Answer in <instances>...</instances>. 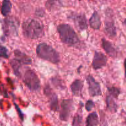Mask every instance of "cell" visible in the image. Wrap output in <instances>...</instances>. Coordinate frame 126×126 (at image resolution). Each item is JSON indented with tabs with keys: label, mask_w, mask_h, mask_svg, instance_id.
I'll use <instances>...</instances> for the list:
<instances>
[{
	"label": "cell",
	"mask_w": 126,
	"mask_h": 126,
	"mask_svg": "<svg viewBox=\"0 0 126 126\" xmlns=\"http://www.w3.org/2000/svg\"><path fill=\"white\" fill-rule=\"evenodd\" d=\"M9 63L15 75L18 78L21 77V68H22V64L16 59H13L10 60Z\"/></svg>",
	"instance_id": "ac0fdd59"
},
{
	"label": "cell",
	"mask_w": 126,
	"mask_h": 126,
	"mask_svg": "<svg viewBox=\"0 0 126 126\" xmlns=\"http://www.w3.org/2000/svg\"><path fill=\"white\" fill-rule=\"evenodd\" d=\"M36 54L38 57L54 64L60 62V57L59 53L49 44L42 43L36 47Z\"/></svg>",
	"instance_id": "3957f363"
},
{
	"label": "cell",
	"mask_w": 126,
	"mask_h": 126,
	"mask_svg": "<svg viewBox=\"0 0 126 126\" xmlns=\"http://www.w3.org/2000/svg\"><path fill=\"white\" fill-rule=\"evenodd\" d=\"M104 31L110 38H114L116 36V27L113 18V11L111 9H107L106 11Z\"/></svg>",
	"instance_id": "8992f818"
},
{
	"label": "cell",
	"mask_w": 126,
	"mask_h": 126,
	"mask_svg": "<svg viewBox=\"0 0 126 126\" xmlns=\"http://www.w3.org/2000/svg\"><path fill=\"white\" fill-rule=\"evenodd\" d=\"M22 28L23 36L28 39H38L44 34L43 25L39 20L34 18L25 20L22 23Z\"/></svg>",
	"instance_id": "7a4b0ae2"
},
{
	"label": "cell",
	"mask_w": 126,
	"mask_h": 126,
	"mask_svg": "<svg viewBox=\"0 0 126 126\" xmlns=\"http://www.w3.org/2000/svg\"><path fill=\"white\" fill-rule=\"evenodd\" d=\"M124 25H125V27L126 28V18H125V20H124Z\"/></svg>",
	"instance_id": "4316f807"
},
{
	"label": "cell",
	"mask_w": 126,
	"mask_h": 126,
	"mask_svg": "<svg viewBox=\"0 0 126 126\" xmlns=\"http://www.w3.org/2000/svg\"><path fill=\"white\" fill-rule=\"evenodd\" d=\"M102 47L105 51L110 57L112 58H116L118 56V50L113 46L111 43L107 41L105 38L102 39Z\"/></svg>",
	"instance_id": "7c38bea8"
},
{
	"label": "cell",
	"mask_w": 126,
	"mask_h": 126,
	"mask_svg": "<svg viewBox=\"0 0 126 126\" xmlns=\"http://www.w3.org/2000/svg\"><path fill=\"white\" fill-rule=\"evenodd\" d=\"M0 92H1V94L4 97H8L7 95V91H6L3 84H0Z\"/></svg>",
	"instance_id": "cb8c5ba5"
},
{
	"label": "cell",
	"mask_w": 126,
	"mask_h": 126,
	"mask_svg": "<svg viewBox=\"0 0 126 126\" xmlns=\"http://www.w3.org/2000/svg\"><path fill=\"white\" fill-rule=\"evenodd\" d=\"M125 124H126V118L125 119Z\"/></svg>",
	"instance_id": "83f0119b"
},
{
	"label": "cell",
	"mask_w": 126,
	"mask_h": 126,
	"mask_svg": "<svg viewBox=\"0 0 126 126\" xmlns=\"http://www.w3.org/2000/svg\"><path fill=\"white\" fill-rule=\"evenodd\" d=\"M107 61L108 59L104 54L101 52L95 51L94 55L92 66L94 70L101 69L107 65Z\"/></svg>",
	"instance_id": "8fae6325"
},
{
	"label": "cell",
	"mask_w": 126,
	"mask_h": 126,
	"mask_svg": "<svg viewBox=\"0 0 126 126\" xmlns=\"http://www.w3.org/2000/svg\"><path fill=\"white\" fill-rule=\"evenodd\" d=\"M12 9V3L10 1L4 0L2 1V6L1 7V12L4 16H7L11 12Z\"/></svg>",
	"instance_id": "d6986e66"
},
{
	"label": "cell",
	"mask_w": 126,
	"mask_h": 126,
	"mask_svg": "<svg viewBox=\"0 0 126 126\" xmlns=\"http://www.w3.org/2000/svg\"><path fill=\"white\" fill-rule=\"evenodd\" d=\"M95 107V103L92 100L87 101L86 103V110L90 111L92 110V108Z\"/></svg>",
	"instance_id": "603a6c76"
},
{
	"label": "cell",
	"mask_w": 126,
	"mask_h": 126,
	"mask_svg": "<svg viewBox=\"0 0 126 126\" xmlns=\"http://www.w3.org/2000/svg\"><path fill=\"white\" fill-rule=\"evenodd\" d=\"M68 18L72 20L75 27L79 31H83L88 27L87 20L84 14L72 12L68 16Z\"/></svg>",
	"instance_id": "ba28073f"
},
{
	"label": "cell",
	"mask_w": 126,
	"mask_h": 126,
	"mask_svg": "<svg viewBox=\"0 0 126 126\" xmlns=\"http://www.w3.org/2000/svg\"><path fill=\"white\" fill-rule=\"evenodd\" d=\"M86 81L89 86V94L91 97H96L102 95L100 85L95 81L93 76L91 75H88L86 78Z\"/></svg>",
	"instance_id": "30bf717a"
},
{
	"label": "cell",
	"mask_w": 126,
	"mask_h": 126,
	"mask_svg": "<svg viewBox=\"0 0 126 126\" xmlns=\"http://www.w3.org/2000/svg\"><path fill=\"white\" fill-rule=\"evenodd\" d=\"M98 124V114L95 111L90 113L86 118V126H97Z\"/></svg>",
	"instance_id": "2e32d148"
},
{
	"label": "cell",
	"mask_w": 126,
	"mask_h": 126,
	"mask_svg": "<svg viewBox=\"0 0 126 126\" xmlns=\"http://www.w3.org/2000/svg\"><path fill=\"white\" fill-rule=\"evenodd\" d=\"M19 22L16 17L9 16L4 19L2 30L6 36H17Z\"/></svg>",
	"instance_id": "5b68a950"
},
{
	"label": "cell",
	"mask_w": 126,
	"mask_h": 126,
	"mask_svg": "<svg viewBox=\"0 0 126 126\" xmlns=\"http://www.w3.org/2000/svg\"><path fill=\"white\" fill-rule=\"evenodd\" d=\"M124 76L126 78V58L124 61Z\"/></svg>",
	"instance_id": "484cf974"
},
{
	"label": "cell",
	"mask_w": 126,
	"mask_h": 126,
	"mask_svg": "<svg viewBox=\"0 0 126 126\" xmlns=\"http://www.w3.org/2000/svg\"><path fill=\"white\" fill-rule=\"evenodd\" d=\"M74 110V102L72 99H64L60 104L59 118L63 121H67Z\"/></svg>",
	"instance_id": "52a82bcc"
},
{
	"label": "cell",
	"mask_w": 126,
	"mask_h": 126,
	"mask_svg": "<svg viewBox=\"0 0 126 126\" xmlns=\"http://www.w3.org/2000/svg\"><path fill=\"white\" fill-rule=\"evenodd\" d=\"M72 126H84L82 117L80 114H77L75 115L73 119Z\"/></svg>",
	"instance_id": "44dd1931"
},
{
	"label": "cell",
	"mask_w": 126,
	"mask_h": 126,
	"mask_svg": "<svg viewBox=\"0 0 126 126\" xmlns=\"http://www.w3.org/2000/svg\"><path fill=\"white\" fill-rule=\"evenodd\" d=\"M57 30L59 38L63 43L76 48L81 45L79 38L71 25L66 23H61L58 25Z\"/></svg>",
	"instance_id": "6da1fadb"
},
{
	"label": "cell",
	"mask_w": 126,
	"mask_h": 126,
	"mask_svg": "<svg viewBox=\"0 0 126 126\" xmlns=\"http://www.w3.org/2000/svg\"><path fill=\"white\" fill-rule=\"evenodd\" d=\"M106 103H107V109L111 113H114L118 111V106L114 100V98L110 95H108L106 98Z\"/></svg>",
	"instance_id": "e0dca14e"
},
{
	"label": "cell",
	"mask_w": 126,
	"mask_h": 126,
	"mask_svg": "<svg viewBox=\"0 0 126 126\" xmlns=\"http://www.w3.org/2000/svg\"><path fill=\"white\" fill-rule=\"evenodd\" d=\"M9 57V54L7 48L0 44V57L8 59Z\"/></svg>",
	"instance_id": "7402d4cb"
},
{
	"label": "cell",
	"mask_w": 126,
	"mask_h": 126,
	"mask_svg": "<svg viewBox=\"0 0 126 126\" xmlns=\"http://www.w3.org/2000/svg\"><path fill=\"white\" fill-rule=\"evenodd\" d=\"M41 12H42V13H44V11L43 9H39L36 10V16H39V17H42V16H43L41 14Z\"/></svg>",
	"instance_id": "d4e9b609"
},
{
	"label": "cell",
	"mask_w": 126,
	"mask_h": 126,
	"mask_svg": "<svg viewBox=\"0 0 126 126\" xmlns=\"http://www.w3.org/2000/svg\"><path fill=\"white\" fill-rule=\"evenodd\" d=\"M44 95L48 98L49 101V107L54 111H57L59 110V100L56 94L53 92L49 86H46L44 89Z\"/></svg>",
	"instance_id": "9c48e42d"
},
{
	"label": "cell",
	"mask_w": 126,
	"mask_h": 126,
	"mask_svg": "<svg viewBox=\"0 0 126 126\" xmlns=\"http://www.w3.org/2000/svg\"><path fill=\"white\" fill-rule=\"evenodd\" d=\"M23 82L32 92H38L41 89V81L38 75L31 68H27L23 76Z\"/></svg>",
	"instance_id": "277c9868"
},
{
	"label": "cell",
	"mask_w": 126,
	"mask_h": 126,
	"mask_svg": "<svg viewBox=\"0 0 126 126\" xmlns=\"http://www.w3.org/2000/svg\"><path fill=\"white\" fill-rule=\"evenodd\" d=\"M14 53L15 59L21 63L22 65H31L32 63L31 58L23 52L20 51L18 49H16Z\"/></svg>",
	"instance_id": "4fadbf2b"
},
{
	"label": "cell",
	"mask_w": 126,
	"mask_h": 126,
	"mask_svg": "<svg viewBox=\"0 0 126 126\" xmlns=\"http://www.w3.org/2000/svg\"><path fill=\"white\" fill-rule=\"evenodd\" d=\"M110 95L114 98H118L121 94V91L119 88L116 87H108L107 88Z\"/></svg>",
	"instance_id": "ffe728a7"
},
{
	"label": "cell",
	"mask_w": 126,
	"mask_h": 126,
	"mask_svg": "<svg viewBox=\"0 0 126 126\" xmlns=\"http://www.w3.org/2000/svg\"><path fill=\"white\" fill-rule=\"evenodd\" d=\"M89 22L90 27L93 29L99 30L100 28L102 22H101L100 16L97 11L94 12L91 18H89Z\"/></svg>",
	"instance_id": "9a60e30c"
},
{
	"label": "cell",
	"mask_w": 126,
	"mask_h": 126,
	"mask_svg": "<svg viewBox=\"0 0 126 126\" xmlns=\"http://www.w3.org/2000/svg\"><path fill=\"white\" fill-rule=\"evenodd\" d=\"M84 87V83L81 80L76 79L70 86L73 94L76 97H80L82 95V91Z\"/></svg>",
	"instance_id": "5bb4252c"
}]
</instances>
